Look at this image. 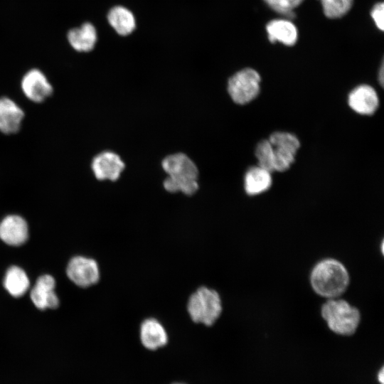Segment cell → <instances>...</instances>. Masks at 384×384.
<instances>
[{
  "label": "cell",
  "instance_id": "cell-22",
  "mask_svg": "<svg viewBox=\"0 0 384 384\" xmlns=\"http://www.w3.org/2000/svg\"><path fill=\"white\" fill-rule=\"evenodd\" d=\"M255 156L258 166L268 171H274L273 148L268 139L260 141L255 149Z\"/></svg>",
  "mask_w": 384,
  "mask_h": 384
},
{
  "label": "cell",
  "instance_id": "cell-12",
  "mask_svg": "<svg viewBox=\"0 0 384 384\" xmlns=\"http://www.w3.org/2000/svg\"><path fill=\"white\" fill-rule=\"evenodd\" d=\"M55 279L48 274L40 277L31 292V299L39 309H55L59 305V299L55 293Z\"/></svg>",
  "mask_w": 384,
  "mask_h": 384
},
{
  "label": "cell",
  "instance_id": "cell-26",
  "mask_svg": "<svg viewBox=\"0 0 384 384\" xmlns=\"http://www.w3.org/2000/svg\"><path fill=\"white\" fill-rule=\"evenodd\" d=\"M173 384H184V383H173Z\"/></svg>",
  "mask_w": 384,
  "mask_h": 384
},
{
  "label": "cell",
  "instance_id": "cell-17",
  "mask_svg": "<svg viewBox=\"0 0 384 384\" xmlns=\"http://www.w3.org/2000/svg\"><path fill=\"white\" fill-rule=\"evenodd\" d=\"M272 185L271 173L260 167H251L245 176V190L248 195L254 196L265 192Z\"/></svg>",
  "mask_w": 384,
  "mask_h": 384
},
{
  "label": "cell",
  "instance_id": "cell-1",
  "mask_svg": "<svg viewBox=\"0 0 384 384\" xmlns=\"http://www.w3.org/2000/svg\"><path fill=\"white\" fill-rule=\"evenodd\" d=\"M162 167L168 174L164 181L167 191H181L190 196L198 190V169L186 154L177 153L166 156L162 161Z\"/></svg>",
  "mask_w": 384,
  "mask_h": 384
},
{
  "label": "cell",
  "instance_id": "cell-6",
  "mask_svg": "<svg viewBox=\"0 0 384 384\" xmlns=\"http://www.w3.org/2000/svg\"><path fill=\"white\" fill-rule=\"evenodd\" d=\"M273 148L274 171H287L293 164L300 146L297 137L289 132H275L269 137Z\"/></svg>",
  "mask_w": 384,
  "mask_h": 384
},
{
  "label": "cell",
  "instance_id": "cell-3",
  "mask_svg": "<svg viewBox=\"0 0 384 384\" xmlns=\"http://www.w3.org/2000/svg\"><path fill=\"white\" fill-rule=\"evenodd\" d=\"M321 314L329 329L341 335L353 334L360 322L358 309L342 299H330L323 305Z\"/></svg>",
  "mask_w": 384,
  "mask_h": 384
},
{
  "label": "cell",
  "instance_id": "cell-4",
  "mask_svg": "<svg viewBox=\"0 0 384 384\" xmlns=\"http://www.w3.org/2000/svg\"><path fill=\"white\" fill-rule=\"evenodd\" d=\"M187 310L195 323L211 326L222 311L220 296L216 291L201 287L189 297Z\"/></svg>",
  "mask_w": 384,
  "mask_h": 384
},
{
  "label": "cell",
  "instance_id": "cell-18",
  "mask_svg": "<svg viewBox=\"0 0 384 384\" xmlns=\"http://www.w3.org/2000/svg\"><path fill=\"white\" fill-rule=\"evenodd\" d=\"M107 20L110 26L121 36L130 34L136 26L133 14L122 6L111 9L107 14Z\"/></svg>",
  "mask_w": 384,
  "mask_h": 384
},
{
  "label": "cell",
  "instance_id": "cell-19",
  "mask_svg": "<svg viewBox=\"0 0 384 384\" xmlns=\"http://www.w3.org/2000/svg\"><path fill=\"white\" fill-rule=\"evenodd\" d=\"M29 279L26 272L16 266L11 267L6 272L4 285L8 292L15 297L23 296L29 287Z\"/></svg>",
  "mask_w": 384,
  "mask_h": 384
},
{
  "label": "cell",
  "instance_id": "cell-14",
  "mask_svg": "<svg viewBox=\"0 0 384 384\" xmlns=\"http://www.w3.org/2000/svg\"><path fill=\"white\" fill-rule=\"evenodd\" d=\"M0 238L10 245H21L28 238V225L21 216L10 215L0 223Z\"/></svg>",
  "mask_w": 384,
  "mask_h": 384
},
{
  "label": "cell",
  "instance_id": "cell-2",
  "mask_svg": "<svg viewBox=\"0 0 384 384\" xmlns=\"http://www.w3.org/2000/svg\"><path fill=\"white\" fill-rule=\"evenodd\" d=\"M349 277L345 267L338 261L327 259L319 262L313 269L311 283L319 295L334 299L346 289Z\"/></svg>",
  "mask_w": 384,
  "mask_h": 384
},
{
  "label": "cell",
  "instance_id": "cell-8",
  "mask_svg": "<svg viewBox=\"0 0 384 384\" xmlns=\"http://www.w3.org/2000/svg\"><path fill=\"white\" fill-rule=\"evenodd\" d=\"M265 33L271 43H279L287 47L297 44L299 37V28L292 18L279 16L268 21Z\"/></svg>",
  "mask_w": 384,
  "mask_h": 384
},
{
  "label": "cell",
  "instance_id": "cell-16",
  "mask_svg": "<svg viewBox=\"0 0 384 384\" xmlns=\"http://www.w3.org/2000/svg\"><path fill=\"white\" fill-rule=\"evenodd\" d=\"M97 31L90 22H85L80 26L71 28L67 33L70 46L78 52L92 50L97 41Z\"/></svg>",
  "mask_w": 384,
  "mask_h": 384
},
{
  "label": "cell",
  "instance_id": "cell-15",
  "mask_svg": "<svg viewBox=\"0 0 384 384\" xmlns=\"http://www.w3.org/2000/svg\"><path fill=\"white\" fill-rule=\"evenodd\" d=\"M140 339L145 348L156 350L167 343L168 336L159 321L155 319H147L141 324Z\"/></svg>",
  "mask_w": 384,
  "mask_h": 384
},
{
  "label": "cell",
  "instance_id": "cell-9",
  "mask_svg": "<svg viewBox=\"0 0 384 384\" xmlns=\"http://www.w3.org/2000/svg\"><path fill=\"white\" fill-rule=\"evenodd\" d=\"M67 275L76 285L87 287L98 282L100 271L97 263L93 259L77 256L68 263Z\"/></svg>",
  "mask_w": 384,
  "mask_h": 384
},
{
  "label": "cell",
  "instance_id": "cell-10",
  "mask_svg": "<svg viewBox=\"0 0 384 384\" xmlns=\"http://www.w3.org/2000/svg\"><path fill=\"white\" fill-rule=\"evenodd\" d=\"M92 171L98 180L116 181L124 168L120 157L112 151H103L94 157Z\"/></svg>",
  "mask_w": 384,
  "mask_h": 384
},
{
  "label": "cell",
  "instance_id": "cell-7",
  "mask_svg": "<svg viewBox=\"0 0 384 384\" xmlns=\"http://www.w3.org/2000/svg\"><path fill=\"white\" fill-rule=\"evenodd\" d=\"M21 89L25 97L35 103L44 102L53 92L52 84L38 68H32L23 75L21 80Z\"/></svg>",
  "mask_w": 384,
  "mask_h": 384
},
{
  "label": "cell",
  "instance_id": "cell-5",
  "mask_svg": "<svg viewBox=\"0 0 384 384\" xmlns=\"http://www.w3.org/2000/svg\"><path fill=\"white\" fill-rule=\"evenodd\" d=\"M260 81V75L256 70L251 68H243L228 80V93L234 102L239 105L247 104L258 95Z\"/></svg>",
  "mask_w": 384,
  "mask_h": 384
},
{
  "label": "cell",
  "instance_id": "cell-20",
  "mask_svg": "<svg viewBox=\"0 0 384 384\" xmlns=\"http://www.w3.org/2000/svg\"><path fill=\"white\" fill-rule=\"evenodd\" d=\"M324 15L329 19L345 16L351 9L353 0H319Z\"/></svg>",
  "mask_w": 384,
  "mask_h": 384
},
{
  "label": "cell",
  "instance_id": "cell-21",
  "mask_svg": "<svg viewBox=\"0 0 384 384\" xmlns=\"http://www.w3.org/2000/svg\"><path fill=\"white\" fill-rule=\"evenodd\" d=\"M265 4L279 16L292 18L296 16V9L305 0H262Z\"/></svg>",
  "mask_w": 384,
  "mask_h": 384
},
{
  "label": "cell",
  "instance_id": "cell-23",
  "mask_svg": "<svg viewBox=\"0 0 384 384\" xmlns=\"http://www.w3.org/2000/svg\"><path fill=\"white\" fill-rule=\"evenodd\" d=\"M370 16L375 28L383 32L384 30V3L383 1L373 5Z\"/></svg>",
  "mask_w": 384,
  "mask_h": 384
},
{
  "label": "cell",
  "instance_id": "cell-11",
  "mask_svg": "<svg viewBox=\"0 0 384 384\" xmlns=\"http://www.w3.org/2000/svg\"><path fill=\"white\" fill-rule=\"evenodd\" d=\"M25 113L12 99L0 97V132L4 134H14L20 130Z\"/></svg>",
  "mask_w": 384,
  "mask_h": 384
},
{
  "label": "cell",
  "instance_id": "cell-24",
  "mask_svg": "<svg viewBox=\"0 0 384 384\" xmlns=\"http://www.w3.org/2000/svg\"><path fill=\"white\" fill-rule=\"evenodd\" d=\"M378 80L380 82L381 86H383V63H382L380 70L378 72Z\"/></svg>",
  "mask_w": 384,
  "mask_h": 384
},
{
  "label": "cell",
  "instance_id": "cell-13",
  "mask_svg": "<svg viewBox=\"0 0 384 384\" xmlns=\"http://www.w3.org/2000/svg\"><path fill=\"white\" fill-rule=\"evenodd\" d=\"M348 102L350 107L356 112L369 115L376 111L379 100L373 87L368 85H361L350 92Z\"/></svg>",
  "mask_w": 384,
  "mask_h": 384
},
{
  "label": "cell",
  "instance_id": "cell-25",
  "mask_svg": "<svg viewBox=\"0 0 384 384\" xmlns=\"http://www.w3.org/2000/svg\"><path fill=\"white\" fill-rule=\"evenodd\" d=\"M378 380L383 384V368L380 370V371L378 373Z\"/></svg>",
  "mask_w": 384,
  "mask_h": 384
}]
</instances>
